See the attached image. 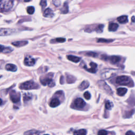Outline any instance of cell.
<instances>
[{
    "mask_svg": "<svg viewBox=\"0 0 135 135\" xmlns=\"http://www.w3.org/2000/svg\"><path fill=\"white\" fill-rule=\"evenodd\" d=\"M115 74V71L112 70H108L107 71L105 72V73H103L102 74V76L103 78L105 79H109L110 77H111L113 75Z\"/></svg>",
    "mask_w": 135,
    "mask_h": 135,
    "instance_id": "12",
    "label": "cell"
},
{
    "mask_svg": "<svg viewBox=\"0 0 135 135\" xmlns=\"http://www.w3.org/2000/svg\"><path fill=\"white\" fill-rule=\"evenodd\" d=\"M74 105L78 108H83L86 105V103L84 100L81 98H77L74 101Z\"/></svg>",
    "mask_w": 135,
    "mask_h": 135,
    "instance_id": "9",
    "label": "cell"
},
{
    "mask_svg": "<svg viewBox=\"0 0 135 135\" xmlns=\"http://www.w3.org/2000/svg\"><path fill=\"white\" fill-rule=\"evenodd\" d=\"M35 63V59L31 56H27L24 59V64L27 66H33Z\"/></svg>",
    "mask_w": 135,
    "mask_h": 135,
    "instance_id": "7",
    "label": "cell"
},
{
    "mask_svg": "<svg viewBox=\"0 0 135 135\" xmlns=\"http://www.w3.org/2000/svg\"><path fill=\"white\" fill-rule=\"evenodd\" d=\"M61 11L62 13L63 14H66L69 12V7H68V4L66 2L63 5V6L62 7V9H61Z\"/></svg>",
    "mask_w": 135,
    "mask_h": 135,
    "instance_id": "24",
    "label": "cell"
},
{
    "mask_svg": "<svg viewBox=\"0 0 135 135\" xmlns=\"http://www.w3.org/2000/svg\"></svg>",
    "mask_w": 135,
    "mask_h": 135,
    "instance_id": "40",
    "label": "cell"
},
{
    "mask_svg": "<svg viewBox=\"0 0 135 135\" xmlns=\"http://www.w3.org/2000/svg\"><path fill=\"white\" fill-rule=\"evenodd\" d=\"M55 41L60 43H62L66 41V39L64 38H57L55 39Z\"/></svg>",
    "mask_w": 135,
    "mask_h": 135,
    "instance_id": "35",
    "label": "cell"
},
{
    "mask_svg": "<svg viewBox=\"0 0 135 135\" xmlns=\"http://www.w3.org/2000/svg\"><path fill=\"white\" fill-rule=\"evenodd\" d=\"M90 68H88L86 66H84V68L87 71H89L91 73H96L97 71V64L94 63V62H91L90 63Z\"/></svg>",
    "mask_w": 135,
    "mask_h": 135,
    "instance_id": "8",
    "label": "cell"
},
{
    "mask_svg": "<svg viewBox=\"0 0 135 135\" xmlns=\"http://www.w3.org/2000/svg\"><path fill=\"white\" fill-rule=\"evenodd\" d=\"M14 30L11 29H3L1 28L0 30V35L1 36H6L12 34L13 33Z\"/></svg>",
    "mask_w": 135,
    "mask_h": 135,
    "instance_id": "10",
    "label": "cell"
},
{
    "mask_svg": "<svg viewBox=\"0 0 135 135\" xmlns=\"http://www.w3.org/2000/svg\"><path fill=\"white\" fill-rule=\"evenodd\" d=\"M5 69L8 71L12 72H15L17 70V67L16 66L13 64H8L6 65Z\"/></svg>",
    "mask_w": 135,
    "mask_h": 135,
    "instance_id": "16",
    "label": "cell"
},
{
    "mask_svg": "<svg viewBox=\"0 0 135 135\" xmlns=\"http://www.w3.org/2000/svg\"><path fill=\"white\" fill-rule=\"evenodd\" d=\"M27 12L29 14H33L34 12V8L33 6H29L27 8Z\"/></svg>",
    "mask_w": 135,
    "mask_h": 135,
    "instance_id": "30",
    "label": "cell"
},
{
    "mask_svg": "<svg viewBox=\"0 0 135 135\" xmlns=\"http://www.w3.org/2000/svg\"><path fill=\"white\" fill-rule=\"evenodd\" d=\"M10 99L13 103H17L20 100V94L19 92L13 90L10 93Z\"/></svg>",
    "mask_w": 135,
    "mask_h": 135,
    "instance_id": "5",
    "label": "cell"
},
{
    "mask_svg": "<svg viewBox=\"0 0 135 135\" xmlns=\"http://www.w3.org/2000/svg\"><path fill=\"white\" fill-rule=\"evenodd\" d=\"M39 88L37 83L33 81H28L25 82L20 85V88L23 90H31V89H36Z\"/></svg>",
    "mask_w": 135,
    "mask_h": 135,
    "instance_id": "3",
    "label": "cell"
},
{
    "mask_svg": "<svg viewBox=\"0 0 135 135\" xmlns=\"http://www.w3.org/2000/svg\"><path fill=\"white\" fill-rule=\"evenodd\" d=\"M13 0H1L0 2V8L1 11H9L12 8Z\"/></svg>",
    "mask_w": 135,
    "mask_h": 135,
    "instance_id": "4",
    "label": "cell"
},
{
    "mask_svg": "<svg viewBox=\"0 0 135 135\" xmlns=\"http://www.w3.org/2000/svg\"><path fill=\"white\" fill-rule=\"evenodd\" d=\"M47 1L46 0H41L40 5L42 6V8H44L47 6Z\"/></svg>",
    "mask_w": 135,
    "mask_h": 135,
    "instance_id": "33",
    "label": "cell"
},
{
    "mask_svg": "<svg viewBox=\"0 0 135 135\" xmlns=\"http://www.w3.org/2000/svg\"><path fill=\"white\" fill-rule=\"evenodd\" d=\"M125 135H135V133L131 131H128L126 132Z\"/></svg>",
    "mask_w": 135,
    "mask_h": 135,
    "instance_id": "37",
    "label": "cell"
},
{
    "mask_svg": "<svg viewBox=\"0 0 135 135\" xmlns=\"http://www.w3.org/2000/svg\"><path fill=\"white\" fill-rule=\"evenodd\" d=\"M87 131L85 129H80L75 131L73 132V135H86Z\"/></svg>",
    "mask_w": 135,
    "mask_h": 135,
    "instance_id": "25",
    "label": "cell"
},
{
    "mask_svg": "<svg viewBox=\"0 0 135 135\" xmlns=\"http://www.w3.org/2000/svg\"><path fill=\"white\" fill-rule=\"evenodd\" d=\"M60 104V100L58 98H54L51 100L50 103V105L51 107L54 108L56 107L57 106H58Z\"/></svg>",
    "mask_w": 135,
    "mask_h": 135,
    "instance_id": "15",
    "label": "cell"
},
{
    "mask_svg": "<svg viewBox=\"0 0 135 135\" xmlns=\"http://www.w3.org/2000/svg\"><path fill=\"white\" fill-rule=\"evenodd\" d=\"M54 14L51 9L49 8L47 9L43 12V16L46 18H51L53 16Z\"/></svg>",
    "mask_w": 135,
    "mask_h": 135,
    "instance_id": "13",
    "label": "cell"
},
{
    "mask_svg": "<svg viewBox=\"0 0 135 135\" xmlns=\"http://www.w3.org/2000/svg\"><path fill=\"white\" fill-rule=\"evenodd\" d=\"M131 21L132 22H135V16H132L131 18Z\"/></svg>",
    "mask_w": 135,
    "mask_h": 135,
    "instance_id": "38",
    "label": "cell"
},
{
    "mask_svg": "<svg viewBox=\"0 0 135 135\" xmlns=\"http://www.w3.org/2000/svg\"><path fill=\"white\" fill-rule=\"evenodd\" d=\"M113 41V40H108V39H99L97 40L98 42H101V43H109Z\"/></svg>",
    "mask_w": 135,
    "mask_h": 135,
    "instance_id": "27",
    "label": "cell"
},
{
    "mask_svg": "<svg viewBox=\"0 0 135 135\" xmlns=\"http://www.w3.org/2000/svg\"><path fill=\"white\" fill-rule=\"evenodd\" d=\"M52 77L53 74L52 73H49L45 77H43V78H41L40 81L43 86L48 85L49 87H53L55 85V83L52 80Z\"/></svg>",
    "mask_w": 135,
    "mask_h": 135,
    "instance_id": "2",
    "label": "cell"
},
{
    "mask_svg": "<svg viewBox=\"0 0 135 135\" xmlns=\"http://www.w3.org/2000/svg\"><path fill=\"white\" fill-rule=\"evenodd\" d=\"M127 92V89L125 88H119L117 89V95L119 96H124Z\"/></svg>",
    "mask_w": 135,
    "mask_h": 135,
    "instance_id": "19",
    "label": "cell"
},
{
    "mask_svg": "<svg viewBox=\"0 0 135 135\" xmlns=\"http://www.w3.org/2000/svg\"><path fill=\"white\" fill-rule=\"evenodd\" d=\"M40 132L37 130H31L25 132L24 133L25 135H39Z\"/></svg>",
    "mask_w": 135,
    "mask_h": 135,
    "instance_id": "23",
    "label": "cell"
},
{
    "mask_svg": "<svg viewBox=\"0 0 135 135\" xmlns=\"http://www.w3.org/2000/svg\"><path fill=\"white\" fill-rule=\"evenodd\" d=\"M135 112V110L134 109H132L130 111H128L126 113V117H127V118H128V117H130L132 115L134 114Z\"/></svg>",
    "mask_w": 135,
    "mask_h": 135,
    "instance_id": "31",
    "label": "cell"
},
{
    "mask_svg": "<svg viewBox=\"0 0 135 135\" xmlns=\"http://www.w3.org/2000/svg\"><path fill=\"white\" fill-rule=\"evenodd\" d=\"M106 108L108 110H110L113 107V104L112 103L109 102V101H107V102L106 103Z\"/></svg>",
    "mask_w": 135,
    "mask_h": 135,
    "instance_id": "29",
    "label": "cell"
},
{
    "mask_svg": "<svg viewBox=\"0 0 135 135\" xmlns=\"http://www.w3.org/2000/svg\"><path fill=\"white\" fill-rule=\"evenodd\" d=\"M67 59L71 61H72L73 62H75V63H78L79 61H80L81 58L79 57L74 56V55H69L67 56Z\"/></svg>",
    "mask_w": 135,
    "mask_h": 135,
    "instance_id": "14",
    "label": "cell"
},
{
    "mask_svg": "<svg viewBox=\"0 0 135 135\" xmlns=\"http://www.w3.org/2000/svg\"><path fill=\"white\" fill-rule=\"evenodd\" d=\"M87 55H89V56L93 57H96L98 55V54L95 52H88L87 53Z\"/></svg>",
    "mask_w": 135,
    "mask_h": 135,
    "instance_id": "36",
    "label": "cell"
},
{
    "mask_svg": "<svg viewBox=\"0 0 135 135\" xmlns=\"http://www.w3.org/2000/svg\"><path fill=\"white\" fill-rule=\"evenodd\" d=\"M109 59L111 62H112V63H117L120 61L121 58L118 56H112L110 57Z\"/></svg>",
    "mask_w": 135,
    "mask_h": 135,
    "instance_id": "22",
    "label": "cell"
},
{
    "mask_svg": "<svg viewBox=\"0 0 135 135\" xmlns=\"http://www.w3.org/2000/svg\"><path fill=\"white\" fill-rule=\"evenodd\" d=\"M67 82L69 83H74L76 81V78L73 76L68 74V75L67 76Z\"/></svg>",
    "mask_w": 135,
    "mask_h": 135,
    "instance_id": "26",
    "label": "cell"
},
{
    "mask_svg": "<svg viewBox=\"0 0 135 135\" xmlns=\"http://www.w3.org/2000/svg\"><path fill=\"white\" fill-rule=\"evenodd\" d=\"M98 84L101 88H102L103 89L108 93L109 94H112V91L111 89L110 88V87L106 83L105 81H99L98 82Z\"/></svg>",
    "mask_w": 135,
    "mask_h": 135,
    "instance_id": "6",
    "label": "cell"
},
{
    "mask_svg": "<svg viewBox=\"0 0 135 135\" xmlns=\"http://www.w3.org/2000/svg\"><path fill=\"white\" fill-rule=\"evenodd\" d=\"M28 43L27 41H16L12 43V44L16 47H21L26 45Z\"/></svg>",
    "mask_w": 135,
    "mask_h": 135,
    "instance_id": "11",
    "label": "cell"
},
{
    "mask_svg": "<svg viewBox=\"0 0 135 135\" xmlns=\"http://www.w3.org/2000/svg\"><path fill=\"white\" fill-rule=\"evenodd\" d=\"M89 86V83L87 81H83L80 84V85L79 86V89H80V90L83 91L84 90V89L88 88Z\"/></svg>",
    "mask_w": 135,
    "mask_h": 135,
    "instance_id": "20",
    "label": "cell"
},
{
    "mask_svg": "<svg viewBox=\"0 0 135 135\" xmlns=\"http://www.w3.org/2000/svg\"><path fill=\"white\" fill-rule=\"evenodd\" d=\"M118 24L115 23H111L109 24V28H108V29H109V31H111V32H114V31H117L118 28Z\"/></svg>",
    "mask_w": 135,
    "mask_h": 135,
    "instance_id": "17",
    "label": "cell"
},
{
    "mask_svg": "<svg viewBox=\"0 0 135 135\" xmlns=\"http://www.w3.org/2000/svg\"><path fill=\"white\" fill-rule=\"evenodd\" d=\"M108 132L105 130H101L98 132V135H107Z\"/></svg>",
    "mask_w": 135,
    "mask_h": 135,
    "instance_id": "34",
    "label": "cell"
},
{
    "mask_svg": "<svg viewBox=\"0 0 135 135\" xmlns=\"http://www.w3.org/2000/svg\"><path fill=\"white\" fill-rule=\"evenodd\" d=\"M13 50L10 47H6L3 45H1V51L2 53H8L12 51Z\"/></svg>",
    "mask_w": 135,
    "mask_h": 135,
    "instance_id": "18",
    "label": "cell"
},
{
    "mask_svg": "<svg viewBox=\"0 0 135 135\" xmlns=\"http://www.w3.org/2000/svg\"><path fill=\"white\" fill-rule=\"evenodd\" d=\"M103 27H104V25H102V24L98 25L97 27L96 28V32H98V33L102 32L103 29Z\"/></svg>",
    "mask_w": 135,
    "mask_h": 135,
    "instance_id": "28",
    "label": "cell"
},
{
    "mask_svg": "<svg viewBox=\"0 0 135 135\" xmlns=\"http://www.w3.org/2000/svg\"><path fill=\"white\" fill-rule=\"evenodd\" d=\"M30 0H24V1L25 2H29V1H30Z\"/></svg>",
    "mask_w": 135,
    "mask_h": 135,
    "instance_id": "39",
    "label": "cell"
},
{
    "mask_svg": "<svg viewBox=\"0 0 135 135\" xmlns=\"http://www.w3.org/2000/svg\"><path fill=\"white\" fill-rule=\"evenodd\" d=\"M83 96H84V97L85 98V99L87 100L90 99V98H91L90 93H89V92H88V91H86V92H84Z\"/></svg>",
    "mask_w": 135,
    "mask_h": 135,
    "instance_id": "32",
    "label": "cell"
},
{
    "mask_svg": "<svg viewBox=\"0 0 135 135\" xmlns=\"http://www.w3.org/2000/svg\"><path fill=\"white\" fill-rule=\"evenodd\" d=\"M117 20L120 23L124 24L128 22V16L126 15H123L119 16L117 18Z\"/></svg>",
    "mask_w": 135,
    "mask_h": 135,
    "instance_id": "21",
    "label": "cell"
},
{
    "mask_svg": "<svg viewBox=\"0 0 135 135\" xmlns=\"http://www.w3.org/2000/svg\"><path fill=\"white\" fill-rule=\"evenodd\" d=\"M116 82L120 85L129 86L131 87L134 85L133 82L130 78L126 76H121L117 77Z\"/></svg>",
    "mask_w": 135,
    "mask_h": 135,
    "instance_id": "1",
    "label": "cell"
}]
</instances>
